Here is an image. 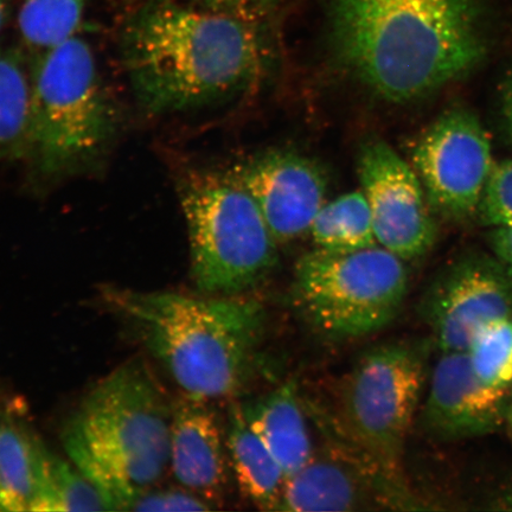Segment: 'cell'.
<instances>
[{"label":"cell","instance_id":"d4e9b609","mask_svg":"<svg viewBox=\"0 0 512 512\" xmlns=\"http://www.w3.org/2000/svg\"><path fill=\"white\" fill-rule=\"evenodd\" d=\"M213 510L201 497L183 486H163L147 489L128 503L126 511H208Z\"/></svg>","mask_w":512,"mask_h":512},{"label":"cell","instance_id":"f1b7e54d","mask_svg":"<svg viewBox=\"0 0 512 512\" xmlns=\"http://www.w3.org/2000/svg\"><path fill=\"white\" fill-rule=\"evenodd\" d=\"M17 3L18 0H0V34L8 24Z\"/></svg>","mask_w":512,"mask_h":512},{"label":"cell","instance_id":"83f0119b","mask_svg":"<svg viewBox=\"0 0 512 512\" xmlns=\"http://www.w3.org/2000/svg\"><path fill=\"white\" fill-rule=\"evenodd\" d=\"M499 107L505 134L512 143V68L504 75L499 88Z\"/></svg>","mask_w":512,"mask_h":512},{"label":"cell","instance_id":"277c9868","mask_svg":"<svg viewBox=\"0 0 512 512\" xmlns=\"http://www.w3.org/2000/svg\"><path fill=\"white\" fill-rule=\"evenodd\" d=\"M174 402L142 360L96 383L67 422L68 457L98 486L112 511L162 484L170 472Z\"/></svg>","mask_w":512,"mask_h":512},{"label":"cell","instance_id":"cb8c5ba5","mask_svg":"<svg viewBox=\"0 0 512 512\" xmlns=\"http://www.w3.org/2000/svg\"><path fill=\"white\" fill-rule=\"evenodd\" d=\"M477 219L490 228L512 224V159L495 164Z\"/></svg>","mask_w":512,"mask_h":512},{"label":"cell","instance_id":"9a60e30c","mask_svg":"<svg viewBox=\"0 0 512 512\" xmlns=\"http://www.w3.org/2000/svg\"><path fill=\"white\" fill-rule=\"evenodd\" d=\"M208 401L182 393L174 401L170 438V472L178 485L217 509L228 488L227 444Z\"/></svg>","mask_w":512,"mask_h":512},{"label":"cell","instance_id":"30bf717a","mask_svg":"<svg viewBox=\"0 0 512 512\" xmlns=\"http://www.w3.org/2000/svg\"><path fill=\"white\" fill-rule=\"evenodd\" d=\"M315 448L302 469L286 479L275 511L419 509L408 485L388 477L339 426Z\"/></svg>","mask_w":512,"mask_h":512},{"label":"cell","instance_id":"e0dca14e","mask_svg":"<svg viewBox=\"0 0 512 512\" xmlns=\"http://www.w3.org/2000/svg\"><path fill=\"white\" fill-rule=\"evenodd\" d=\"M50 454L22 414L0 413V512H34Z\"/></svg>","mask_w":512,"mask_h":512},{"label":"cell","instance_id":"2e32d148","mask_svg":"<svg viewBox=\"0 0 512 512\" xmlns=\"http://www.w3.org/2000/svg\"><path fill=\"white\" fill-rule=\"evenodd\" d=\"M239 405L247 424L277 459L286 479L309 462L315 447L296 383L286 382Z\"/></svg>","mask_w":512,"mask_h":512},{"label":"cell","instance_id":"603a6c76","mask_svg":"<svg viewBox=\"0 0 512 512\" xmlns=\"http://www.w3.org/2000/svg\"><path fill=\"white\" fill-rule=\"evenodd\" d=\"M478 379L490 387H512V319H501L480 330L465 350Z\"/></svg>","mask_w":512,"mask_h":512},{"label":"cell","instance_id":"ac0fdd59","mask_svg":"<svg viewBox=\"0 0 512 512\" xmlns=\"http://www.w3.org/2000/svg\"><path fill=\"white\" fill-rule=\"evenodd\" d=\"M230 408L226 444L236 482L256 508L275 511L283 496L285 472L249 427L239 403Z\"/></svg>","mask_w":512,"mask_h":512},{"label":"cell","instance_id":"f546056e","mask_svg":"<svg viewBox=\"0 0 512 512\" xmlns=\"http://www.w3.org/2000/svg\"><path fill=\"white\" fill-rule=\"evenodd\" d=\"M504 503L508 505V507H505V508H507L508 510H512V496L505 499Z\"/></svg>","mask_w":512,"mask_h":512},{"label":"cell","instance_id":"7402d4cb","mask_svg":"<svg viewBox=\"0 0 512 512\" xmlns=\"http://www.w3.org/2000/svg\"><path fill=\"white\" fill-rule=\"evenodd\" d=\"M112 511L98 486L72 460L51 452L46 479L34 512Z\"/></svg>","mask_w":512,"mask_h":512},{"label":"cell","instance_id":"8992f818","mask_svg":"<svg viewBox=\"0 0 512 512\" xmlns=\"http://www.w3.org/2000/svg\"><path fill=\"white\" fill-rule=\"evenodd\" d=\"M191 277L198 290L238 296L278 265V245L248 192L229 174H200L182 184Z\"/></svg>","mask_w":512,"mask_h":512},{"label":"cell","instance_id":"3957f363","mask_svg":"<svg viewBox=\"0 0 512 512\" xmlns=\"http://www.w3.org/2000/svg\"><path fill=\"white\" fill-rule=\"evenodd\" d=\"M100 296L185 395L208 402L232 398L259 368L266 312L243 294L196 297L106 285Z\"/></svg>","mask_w":512,"mask_h":512},{"label":"cell","instance_id":"4fadbf2b","mask_svg":"<svg viewBox=\"0 0 512 512\" xmlns=\"http://www.w3.org/2000/svg\"><path fill=\"white\" fill-rule=\"evenodd\" d=\"M229 174L252 197L278 243L309 234L313 220L326 203L325 171L297 152L260 153Z\"/></svg>","mask_w":512,"mask_h":512},{"label":"cell","instance_id":"ffe728a7","mask_svg":"<svg viewBox=\"0 0 512 512\" xmlns=\"http://www.w3.org/2000/svg\"><path fill=\"white\" fill-rule=\"evenodd\" d=\"M317 248L345 253L377 245L367 198L362 190L348 192L324 204L310 233Z\"/></svg>","mask_w":512,"mask_h":512},{"label":"cell","instance_id":"ba28073f","mask_svg":"<svg viewBox=\"0 0 512 512\" xmlns=\"http://www.w3.org/2000/svg\"><path fill=\"white\" fill-rule=\"evenodd\" d=\"M428 342H395L364 354L341 389L342 430L384 473L408 485L403 454L428 377Z\"/></svg>","mask_w":512,"mask_h":512},{"label":"cell","instance_id":"9c48e42d","mask_svg":"<svg viewBox=\"0 0 512 512\" xmlns=\"http://www.w3.org/2000/svg\"><path fill=\"white\" fill-rule=\"evenodd\" d=\"M495 164L482 121L460 106L441 114L412 152L433 213L458 223L478 217Z\"/></svg>","mask_w":512,"mask_h":512},{"label":"cell","instance_id":"d6986e66","mask_svg":"<svg viewBox=\"0 0 512 512\" xmlns=\"http://www.w3.org/2000/svg\"><path fill=\"white\" fill-rule=\"evenodd\" d=\"M31 93L21 55L0 48V162L28 156Z\"/></svg>","mask_w":512,"mask_h":512},{"label":"cell","instance_id":"484cf974","mask_svg":"<svg viewBox=\"0 0 512 512\" xmlns=\"http://www.w3.org/2000/svg\"><path fill=\"white\" fill-rule=\"evenodd\" d=\"M182 2L259 24L273 14L283 0H182Z\"/></svg>","mask_w":512,"mask_h":512},{"label":"cell","instance_id":"7c38bea8","mask_svg":"<svg viewBox=\"0 0 512 512\" xmlns=\"http://www.w3.org/2000/svg\"><path fill=\"white\" fill-rule=\"evenodd\" d=\"M357 172L377 245L406 262L430 252L437 224L413 165L382 140H371L358 155Z\"/></svg>","mask_w":512,"mask_h":512},{"label":"cell","instance_id":"52a82bcc","mask_svg":"<svg viewBox=\"0 0 512 512\" xmlns=\"http://www.w3.org/2000/svg\"><path fill=\"white\" fill-rule=\"evenodd\" d=\"M408 284L406 261L379 245L345 253L316 248L297 262L293 296L313 328L330 338L349 339L392 323Z\"/></svg>","mask_w":512,"mask_h":512},{"label":"cell","instance_id":"5bb4252c","mask_svg":"<svg viewBox=\"0 0 512 512\" xmlns=\"http://www.w3.org/2000/svg\"><path fill=\"white\" fill-rule=\"evenodd\" d=\"M422 424L440 440H463L512 430L510 389L480 381L465 351L441 352L428 384Z\"/></svg>","mask_w":512,"mask_h":512},{"label":"cell","instance_id":"44dd1931","mask_svg":"<svg viewBox=\"0 0 512 512\" xmlns=\"http://www.w3.org/2000/svg\"><path fill=\"white\" fill-rule=\"evenodd\" d=\"M91 0H23L18 29L27 47L44 53L78 32Z\"/></svg>","mask_w":512,"mask_h":512},{"label":"cell","instance_id":"6da1fadb","mask_svg":"<svg viewBox=\"0 0 512 512\" xmlns=\"http://www.w3.org/2000/svg\"><path fill=\"white\" fill-rule=\"evenodd\" d=\"M328 23L338 62L392 104L463 78L488 53L479 0H329Z\"/></svg>","mask_w":512,"mask_h":512},{"label":"cell","instance_id":"5b68a950","mask_svg":"<svg viewBox=\"0 0 512 512\" xmlns=\"http://www.w3.org/2000/svg\"><path fill=\"white\" fill-rule=\"evenodd\" d=\"M37 57L27 157L41 176L67 175L111 143L114 107L93 50L82 37H70Z\"/></svg>","mask_w":512,"mask_h":512},{"label":"cell","instance_id":"4316f807","mask_svg":"<svg viewBox=\"0 0 512 512\" xmlns=\"http://www.w3.org/2000/svg\"><path fill=\"white\" fill-rule=\"evenodd\" d=\"M488 240L492 254L512 270V224L492 227Z\"/></svg>","mask_w":512,"mask_h":512},{"label":"cell","instance_id":"7a4b0ae2","mask_svg":"<svg viewBox=\"0 0 512 512\" xmlns=\"http://www.w3.org/2000/svg\"><path fill=\"white\" fill-rule=\"evenodd\" d=\"M258 25L182 0L142 6L120 37L140 107L151 114L183 111L252 85L266 62Z\"/></svg>","mask_w":512,"mask_h":512},{"label":"cell","instance_id":"8fae6325","mask_svg":"<svg viewBox=\"0 0 512 512\" xmlns=\"http://www.w3.org/2000/svg\"><path fill=\"white\" fill-rule=\"evenodd\" d=\"M421 315L440 352L465 351L491 323L512 319V270L494 254L463 256L435 279Z\"/></svg>","mask_w":512,"mask_h":512}]
</instances>
